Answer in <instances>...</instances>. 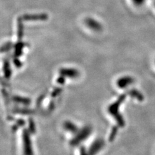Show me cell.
I'll use <instances>...</instances> for the list:
<instances>
[{"mask_svg":"<svg viewBox=\"0 0 155 155\" xmlns=\"http://www.w3.org/2000/svg\"><path fill=\"white\" fill-rule=\"evenodd\" d=\"M14 47V45L11 41H8V42L5 43L1 47V52H8V51L11 50Z\"/></svg>","mask_w":155,"mask_h":155,"instance_id":"16","label":"cell"},{"mask_svg":"<svg viewBox=\"0 0 155 155\" xmlns=\"http://www.w3.org/2000/svg\"><path fill=\"white\" fill-rule=\"evenodd\" d=\"M13 64L17 68H19L22 66V63L19 60L18 58L16 57L13 60Z\"/></svg>","mask_w":155,"mask_h":155,"instance_id":"21","label":"cell"},{"mask_svg":"<svg viewBox=\"0 0 155 155\" xmlns=\"http://www.w3.org/2000/svg\"><path fill=\"white\" fill-rule=\"evenodd\" d=\"M127 93L133 98L137 99L140 101H142L144 100L143 95L137 89H130L127 92Z\"/></svg>","mask_w":155,"mask_h":155,"instance_id":"14","label":"cell"},{"mask_svg":"<svg viewBox=\"0 0 155 155\" xmlns=\"http://www.w3.org/2000/svg\"><path fill=\"white\" fill-rule=\"evenodd\" d=\"M134 79L133 77L129 76H125L121 77L116 81V85L120 89H125L129 85L134 83Z\"/></svg>","mask_w":155,"mask_h":155,"instance_id":"6","label":"cell"},{"mask_svg":"<svg viewBox=\"0 0 155 155\" xmlns=\"http://www.w3.org/2000/svg\"><path fill=\"white\" fill-rule=\"evenodd\" d=\"M12 112L15 114L28 115V114H33L35 113V111L31 109H28V108H15L12 110Z\"/></svg>","mask_w":155,"mask_h":155,"instance_id":"15","label":"cell"},{"mask_svg":"<svg viewBox=\"0 0 155 155\" xmlns=\"http://www.w3.org/2000/svg\"><path fill=\"white\" fill-rule=\"evenodd\" d=\"M25 46V43L21 41H18L16 44H14V55L16 57H19L23 54V49Z\"/></svg>","mask_w":155,"mask_h":155,"instance_id":"12","label":"cell"},{"mask_svg":"<svg viewBox=\"0 0 155 155\" xmlns=\"http://www.w3.org/2000/svg\"><path fill=\"white\" fill-rule=\"evenodd\" d=\"M145 0H133V3L137 6H140L145 2Z\"/></svg>","mask_w":155,"mask_h":155,"instance_id":"24","label":"cell"},{"mask_svg":"<svg viewBox=\"0 0 155 155\" xmlns=\"http://www.w3.org/2000/svg\"><path fill=\"white\" fill-rule=\"evenodd\" d=\"M45 97V94H41V96L38 97V98L37 99V100L36 101V105L38 107H40L42 101L44 100Z\"/></svg>","mask_w":155,"mask_h":155,"instance_id":"20","label":"cell"},{"mask_svg":"<svg viewBox=\"0 0 155 155\" xmlns=\"http://www.w3.org/2000/svg\"><path fill=\"white\" fill-rule=\"evenodd\" d=\"M126 98V94H121L118 100L112 104H110L107 108L108 112L110 115H112L114 117L115 120L118 124V125L120 127H123L125 126V121L124 120L123 116L120 114L119 112V108L120 105L122 104L123 101Z\"/></svg>","mask_w":155,"mask_h":155,"instance_id":"1","label":"cell"},{"mask_svg":"<svg viewBox=\"0 0 155 155\" xmlns=\"http://www.w3.org/2000/svg\"><path fill=\"white\" fill-rule=\"evenodd\" d=\"M80 154H85L87 153L85 147L84 146H81L80 148Z\"/></svg>","mask_w":155,"mask_h":155,"instance_id":"26","label":"cell"},{"mask_svg":"<svg viewBox=\"0 0 155 155\" xmlns=\"http://www.w3.org/2000/svg\"><path fill=\"white\" fill-rule=\"evenodd\" d=\"M3 70L4 72L5 78L7 79L10 78L12 75V70L11 68V65H10V62L7 59H5L3 61Z\"/></svg>","mask_w":155,"mask_h":155,"instance_id":"11","label":"cell"},{"mask_svg":"<svg viewBox=\"0 0 155 155\" xmlns=\"http://www.w3.org/2000/svg\"><path fill=\"white\" fill-rule=\"evenodd\" d=\"M104 145H105V142H104V140L102 138H97L91 145L88 151V154H96L104 147Z\"/></svg>","mask_w":155,"mask_h":155,"instance_id":"5","label":"cell"},{"mask_svg":"<svg viewBox=\"0 0 155 155\" xmlns=\"http://www.w3.org/2000/svg\"><path fill=\"white\" fill-rule=\"evenodd\" d=\"M118 126H116V125L113 126L112 128V130H111V131H110V134L109 137V141L110 142H113L114 140L116 134H117V133H118Z\"/></svg>","mask_w":155,"mask_h":155,"instance_id":"17","label":"cell"},{"mask_svg":"<svg viewBox=\"0 0 155 155\" xmlns=\"http://www.w3.org/2000/svg\"><path fill=\"white\" fill-rule=\"evenodd\" d=\"M154 5H155V3H154Z\"/></svg>","mask_w":155,"mask_h":155,"instance_id":"28","label":"cell"},{"mask_svg":"<svg viewBox=\"0 0 155 155\" xmlns=\"http://www.w3.org/2000/svg\"><path fill=\"white\" fill-rule=\"evenodd\" d=\"M56 81L58 84H59L60 85H64L65 82V76L60 75L59 77L58 78Z\"/></svg>","mask_w":155,"mask_h":155,"instance_id":"22","label":"cell"},{"mask_svg":"<svg viewBox=\"0 0 155 155\" xmlns=\"http://www.w3.org/2000/svg\"><path fill=\"white\" fill-rule=\"evenodd\" d=\"M28 130L31 134H35L36 133L35 123L32 118H29L28 119Z\"/></svg>","mask_w":155,"mask_h":155,"instance_id":"18","label":"cell"},{"mask_svg":"<svg viewBox=\"0 0 155 155\" xmlns=\"http://www.w3.org/2000/svg\"><path fill=\"white\" fill-rule=\"evenodd\" d=\"M92 133V127L91 126L87 125L84 126L81 129L78 130L76 134H74V137L72 138L69 142L71 146L75 147L78 145L82 142L85 141V140L89 137Z\"/></svg>","mask_w":155,"mask_h":155,"instance_id":"2","label":"cell"},{"mask_svg":"<svg viewBox=\"0 0 155 155\" xmlns=\"http://www.w3.org/2000/svg\"><path fill=\"white\" fill-rule=\"evenodd\" d=\"M31 133L28 129H24L22 132V139L23 145V153L25 154H33L32 142L31 140Z\"/></svg>","mask_w":155,"mask_h":155,"instance_id":"3","label":"cell"},{"mask_svg":"<svg viewBox=\"0 0 155 155\" xmlns=\"http://www.w3.org/2000/svg\"><path fill=\"white\" fill-rule=\"evenodd\" d=\"M54 107H55V105H54V101H51L49 104V105H48V109L50 110H53Z\"/></svg>","mask_w":155,"mask_h":155,"instance_id":"25","label":"cell"},{"mask_svg":"<svg viewBox=\"0 0 155 155\" xmlns=\"http://www.w3.org/2000/svg\"><path fill=\"white\" fill-rule=\"evenodd\" d=\"M23 21H44L48 18V14L46 13L39 14H26L21 16Z\"/></svg>","mask_w":155,"mask_h":155,"instance_id":"4","label":"cell"},{"mask_svg":"<svg viewBox=\"0 0 155 155\" xmlns=\"http://www.w3.org/2000/svg\"><path fill=\"white\" fill-rule=\"evenodd\" d=\"M23 20L21 16L18 18V41H21L23 36Z\"/></svg>","mask_w":155,"mask_h":155,"instance_id":"13","label":"cell"},{"mask_svg":"<svg viewBox=\"0 0 155 155\" xmlns=\"http://www.w3.org/2000/svg\"><path fill=\"white\" fill-rule=\"evenodd\" d=\"M62 91H63V89L62 88H61V87H56V88H54V90L52 91L51 96L52 97V98H56V97L59 96L61 94Z\"/></svg>","mask_w":155,"mask_h":155,"instance_id":"19","label":"cell"},{"mask_svg":"<svg viewBox=\"0 0 155 155\" xmlns=\"http://www.w3.org/2000/svg\"><path fill=\"white\" fill-rule=\"evenodd\" d=\"M11 100L14 103L19 104H22L25 106L30 105L31 103V100L27 98V97H23L21 96H18V95H14L11 97Z\"/></svg>","mask_w":155,"mask_h":155,"instance_id":"9","label":"cell"},{"mask_svg":"<svg viewBox=\"0 0 155 155\" xmlns=\"http://www.w3.org/2000/svg\"><path fill=\"white\" fill-rule=\"evenodd\" d=\"M7 118H8V120H11V121L14 120V119L13 117H12V116H8V117Z\"/></svg>","mask_w":155,"mask_h":155,"instance_id":"27","label":"cell"},{"mask_svg":"<svg viewBox=\"0 0 155 155\" xmlns=\"http://www.w3.org/2000/svg\"><path fill=\"white\" fill-rule=\"evenodd\" d=\"M63 127H64V129L67 130V131L73 134H76L80 130L79 128L76 126V125L73 122H71V121H65L64 123V125H63Z\"/></svg>","mask_w":155,"mask_h":155,"instance_id":"10","label":"cell"},{"mask_svg":"<svg viewBox=\"0 0 155 155\" xmlns=\"http://www.w3.org/2000/svg\"><path fill=\"white\" fill-rule=\"evenodd\" d=\"M59 72L60 75L69 78H76L80 75V72L78 71L75 69H71V68H62L60 69Z\"/></svg>","mask_w":155,"mask_h":155,"instance_id":"7","label":"cell"},{"mask_svg":"<svg viewBox=\"0 0 155 155\" xmlns=\"http://www.w3.org/2000/svg\"><path fill=\"white\" fill-rule=\"evenodd\" d=\"M16 124L18 126V127H23V126L25 125V122L24 120L21 118H19L16 120Z\"/></svg>","mask_w":155,"mask_h":155,"instance_id":"23","label":"cell"},{"mask_svg":"<svg viewBox=\"0 0 155 155\" xmlns=\"http://www.w3.org/2000/svg\"><path fill=\"white\" fill-rule=\"evenodd\" d=\"M85 23L86 24V25L93 31L98 32L101 31V29H102V25H101V23L98 21H97L96 19L93 18H86L85 20Z\"/></svg>","mask_w":155,"mask_h":155,"instance_id":"8","label":"cell"}]
</instances>
